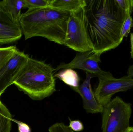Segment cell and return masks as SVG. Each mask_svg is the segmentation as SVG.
I'll list each match as a JSON object with an SVG mask.
<instances>
[{"instance_id": "7402d4cb", "label": "cell", "mask_w": 133, "mask_h": 132, "mask_svg": "<svg viewBox=\"0 0 133 132\" xmlns=\"http://www.w3.org/2000/svg\"><path fill=\"white\" fill-rule=\"evenodd\" d=\"M130 43H131V57L133 59V33L130 35Z\"/></svg>"}, {"instance_id": "4fadbf2b", "label": "cell", "mask_w": 133, "mask_h": 132, "mask_svg": "<svg viewBox=\"0 0 133 132\" xmlns=\"http://www.w3.org/2000/svg\"><path fill=\"white\" fill-rule=\"evenodd\" d=\"M71 88H76L79 86L80 78L77 73L71 69H65L61 71L54 75Z\"/></svg>"}, {"instance_id": "d6986e66", "label": "cell", "mask_w": 133, "mask_h": 132, "mask_svg": "<svg viewBox=\"0 0 133 132\" xmlns=\"http://www.w3.org/2000/svg\"><path fill=\"white\" fill-rule=\"evenodd\" d=\"M49 132H74L69 126L62 122H57L50 127Z\"/></svg>"}, {"instance_id": "cb8c5ba5", "label": "cell", "mask_w": 133, "mask_h": 132, "mask_svg": "<svg viewBox=\"0 0 133 132\" xmlns=\"http://www.w3.org/2000/svg\"><path fill=\"white\" fill-rule=\"evenodd\" d=\"M127 132H133V127H130Z\"/></svg>"}, {"instance_id": "d4e9b609", "label": "cell", "mask_w": 133, "mask_h": 132, "mask_svg": "<svg viewBox=\"0 0 133 132\" xmlns=\"http://www.w3.org/2000/svg\"></svg>"}, {"instance_id": "9c48e42d", "label": "cell", "mask_w": 133, "mask_h": 132, "mask_svg": "<svg viewBox=\"0 0 133 132\" xmlns=\"http://www.w3.org/2000/svg\"><path fill=\"white\" fill-rule=\"evenodd\" d=\"M22 34L19 22L12 19L0 2V45L15 42Z\"/></svg>"}, {"instance_id": "30bf717a", "label": "cell", "mask_w": 133, "mask_h": 132, "mask_svg": "<svg viewBox=\"0 0 133 132\" xmlns=\"http://www.w3.org/2000/svg\"><path fill=\"white\" fill-rule=\"evenodd\" d=\"M86 74V79L82 84L71 88L81 96L84 108L87 112L91 114L102 113L104 107L97 101L91 84V80L94 75L90 73Z\"/></svg>"}, {"instance_id": "e0dca14e", "label": "cell", "mask_w": 133, "mask_h": 132, "mask_svg": "<svg viewBox=\"0 0 133 132\" xmlns=\"http://www.w3.org/2000/svg\"><path fill=\"white\" fill-rule=\"evenodd\" d=\"M133 26V20L130 15H128L124 22L122 30L121 35L122 38L124 37H127L130 32L131 28Z\"/></svg>"}, {"instance_id": "44dd1931", "label": "cell", "mask_w": 133, "mask_h": 132, "mask_svg": "<svg viewBox=\"0 0 133 132\" xmlns=\"http://www.w3.org/2000/svg\"><path fill=\"white\" fill-rule=\"evenodd\" d=\"M14 121L18 125V132H31V128L27 124L22 122Z\"/></svg>"}, {"instance_id": "52a82bcc", "label": "cell", "mask_w": 133, "mask_h": 132, "mask_svg": "<svg viewBox=\"0 0 133 132\" xmlns=\"http://www.w3.org/2000/svg\"><path fill=\"white\" fill-rule=\"evenodd\" d=\"M101 56L93 50L79 52L70 63H62L55 69V71L62 69H80L95 76L102 71L98 65L101 62Z\"/></svg>"}, {"instance_id": "8992f818", "label": "cell", "mask_w": 133, "mask_h": 132, "mask_svg": "<svg viewBox=\"0 0 133 132\" xmlns=\"http://www.w3.org/2000/svg\"><path fill=\"white\" fill-rule=\"evenodd\" d=\"M95 76L98 78L99 83L94 92L95 96L104 107L111 101L115 94L133 88V78L128 75L116 78L110 72L102 70Z\"/></svg>"}, {"instance_id": "5b68a950", "label": "cell", "mask_w": 133, "mask_h": 132, "mask_svg": "<svg viewBox=\"0 0 133 132\" xmlns=\"http://www.w3.org/2000/svg\"><path fill=\"white\" fill-rule=\"evenodd\" d=\"M85 7L70 12L66 28L64 45L78 52L93 49L86 25Z\"/></svg>"}, {"instance_id": "7a4b0ae2", "label": "cell", "mask_w": 133, "mask_h": 132, "mask_svg": "<svg viewBox=\"0 0 133 132\" xmlns=\"http://www.w3.org/2000/svg\"><path fill=\"white\" fill-rule=\"evenodd\" d=\"M70 12L50 6L28 9L22 13L19 23L25 40L40 36L64 45Z\"/></svg>"}, {"instance_id": "277c9868", "label": "cell", "mask_w": 133, "mask_h": 132, "mask_svg": "<svg viewBox=\"0 0 133 132\" xmlns=\"http://www.w3.org/2000/svg\"><path fill=\"white\" fill-rule=\"evenodd\" d=\"M102 132H127L130 128L131 105L116 97L104 107Z\"/></svg>"}, {"instance_id": "7c38bea8", "label": "cell", "mask_w": 133, "mask_h": 132, "mask_svg": "<svg viewBox=\"0 0 133 132\" xmlns=\"http://www.w3.org/2000/svg\"><path fill=\"white\" fill-rule=\"evenodd\" d=\"M1 3L15 21L19 22L23 8H25L24 0H4Z\"/></svg>"}, {"instance_id": "5bb4252c", "label": "cell", "mask_w": 133, "mask_h": 132, "mask_svg": "<svg viewBox=\"0 0 133 132\" xmlns=\"http://www.w3.org/2000/svg\"><path fill=\"white\" fill-rule=\"evenodd\" d=\"M12 120L9 110L0 101V132H10Z\"/></svg>"}, {"instance_id": "603a6c76", "label": "cell", "mask_w": 133, "mask_h": 132, "mask_svg": "<svg viewBox=\"0 0 133 132\" xmlns=\"http://www.w3.org/2000/svg\"><path fill=\"white\" fill-rule=\"evenodd\" d=\"M127 75L131 77H133V65L130 66L128 69V71H127Z\"/></svg>"}, {"instance_id": "2e32d148", "label": "cell", "mask_w": 133, "mask_h": 132, "mask_svg": "<svg viewBox=\"0 0 133 132\" xmlns=\"http://www.w3.org/2000/svg\"><path fill=\"white\" fill-rule=\"evenodd\" d=\"M25 8L43 7L50 6L51 0H24Z\"/></svg>"}, {"instance_id": "ac0fdd59", "label": "cell", "mask_w": 133, "mask_h": 132, "mask_svg": "<svg viewBox=\"0 0 133 132\" xmlns=\"http://www.w3.org/2000/svg\"><path fill=\"white\" fill-rule=\"evenodd\" d=\"M121 9L127 14L131 15L133 10V0H116Z\"/></svg>"}, {"instance_id": "6da1fadb", "label": "cell", "mask_w": 133, "mask_h": 132, "mask_svg": "<svg viewBox=\"0 0 133 132\" xmlns=\"http://www.w3.org/2000/svg\"><path fill=\"white\" fill-rule=\"evenodd\" d=\"M86 22L93 51L101 55L114 49L123 38L121 30L127 15L116 0H86Z\"/></svg>"}, {"instance_id": "3957f363", "label": "cell", "mask_w": 133, "mask_h": 132, "mask_svg": "<svg viewBox=\"0 0 133 132\" xmlns=\"http://www.w3.org/2000/svg\"><path fill=\"white\" fill-rule=\"evenodd\" d=\"M54 72L50 64L29 57L13 84L32 100H41L56 91Z\"/></svg>"}, {"instance_id": "8fae6325", "label": "cell", "mask_w": 133, "mask_h": 132, "mask_svg": "<svg viewBox=\"0 0 133 132\" xmlns=\"http://www.w3.org/2000/svg\"><path fill=\"white\" fill-rule=\"evenodd\" d=\"M86 5V0H51L50 6L69 12L76 11Z\"/></svg>"}, {"instance_id": "ffe728a7", "label": "cell", "mask_w": 133, "mask_h": 132, "mask_svg": "<svg viewBox=\"0 0 133 132\" xmlns=\"http://www.w3.org/2000/svg\"><path fill=\"white\" fill-rule=\"evenodd\" d=\"M69 127L72 131L76 132H80L84 129L83 123L79 120L70 121Z\"/></svg>"}, {"instance_id": "9a60e30c", "label": "cell", "mask_w": 133, "mask_h": 132, "mask_svg": "<svg viewBox=\"0 0 133 132\" xmlns=\"http://www.w3.org/2000/svg\"><path fill=\"white\" fill-rule=\"evenodd\" d=\"M18 49L15 45L0 47V69L7 63Z\"/></svg>"}, {"instance_id": "ba28073f", "label": "cell", "mask_w": 133, "mask_h": 132, "mask_svg": "<svg viewBox=\"0 0 133 132\" xmlns=\"http://www.w3.org/2000/svg\"><path fill=\"white\" fill-rule=\"evenodd\" d=\"M18 49L7 63L0 69V97L8 87L14 84L19 70L29 57Z\"/></svg>"}]
</instances>
